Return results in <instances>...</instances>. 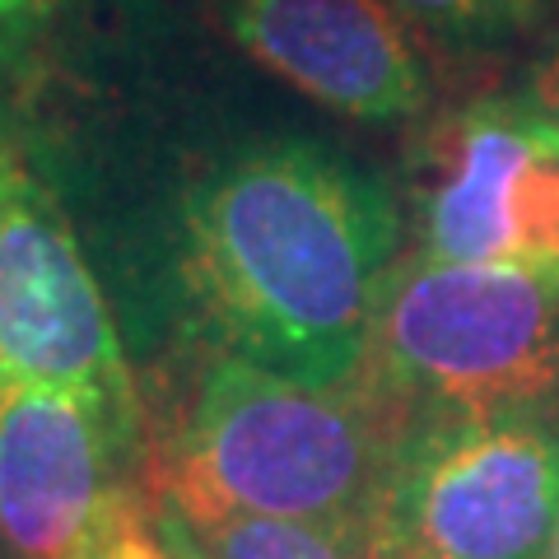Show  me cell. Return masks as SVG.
<instances>
[{
    "mask_svg": "<svg viewBox=\"0 0 559 559\" xmlns=\"http://www.w3.org/2000/svg\"><path fill=\"white\" fill-rule=\"evenodd\" d=\"M425 38L452 51H495L546 24L550 0H388Z\"/></svg>",
    "mask_w": 559,
    "mask_h": 559,
    "instance_id": "obj_10",
    "label": "cell"
},
{
    "mask_svg": "<svg viewBox=\"0 0 559 559\" xmlns=\"http://www.w3.org/2000/svg\"><path fill=\"white\" fill-rule=\"evenodd\" d=\"M66 559H201L154 499L127 485Z\"/></svg>",
    "mask_w": 559,
    "mask_h": 559,
    "instance_id": "obj_11",
    "label": "cell"
},
{
    "mask_svg": "<svg viewBox=\"0 0 559 559\" xmlns=\"http://www.w3.org/2000/svg\"><path fill=\"white\" fill-rule=\"evenodd\" d=\"M396 266V205L312 140H252L182 197V271L229 355L331 388L369 355Z\"/></svg>",
    "mask_w": 559,
    "mask_h": 559,
    "instance_id": "obj_1",
    "label": "cell"
},
{
    "mask_svg": "<svg viewBox=\"0 0 559 559\" xmlns=\"http://www.w3.org/2000/svg\"><path fill=\"white\" fill-rule=\"evenodd\" d=\"M164 513L201 559H396L378 532H336L280 518H187L173 509Z\"/></svg>",
    "mask_w": 559,
    "mask_h": 559,
    "instance_id": "obj_9",
    "label": "cell"
},
{
    "mask_svg": "<svg viewBox=\"0 0 559 559\" xmlns=\"http://www.w3.org/2000/svg\"><path fill=\"white\" fill-rule=\"evenodd\" d=\"M406 429L364 373L308 388L219 349L159 429L150 489L187 518H280L382 536Z\"/></svg>",
    "mask_w": 559,
    "mask_h": 559,
    "instance_id": "obj_2",
    "label": "cell"
},
{
    "mask_svg": "<svg viewBox=\"0 0 559 559\" xmlns=\"http://www.w3.org/2000/svg\"><path fill=\"white\" fill-rule=\"evenodd\" d=\"M135 429L98 401L0 373V546L66 559L127 489Z\"/></svg>",
    "mask_w": 559,
    "mask_h": 559,
    "instance_id": "obj_7",
    "label": "cell"
},
{
    "mask_svg": "<svg viewBox=\"0 0 559 559\" xmlns=\"http://www.w3.org/2000/svg\"><path fill=\"white\" fill-rule=\"evenodd\" d=\"M559 522V419L443 415L406 429L382 509L396 559H546Z\"/></svg>",
    "mask_w": 559,
    "mask_h": 559,
    "instance_id": "obj_4",
    "label": "cell"
},
{
    "mask_svg": "<svg viewBox=\"0 0 559 559\" xmlns=\"http://www.w3.org/2000/svg\"><path fill=\"white\" fill-rule=\"evenodd\" d=\"M38 10L43 5H33V0H0V75L10 66H20L28 33L38 24Z\"/></svg>",
    "mask_w": 559,
    "mask_h": 559,
    "instance_id": "obj_12",
    "label": "cell"
},
{
    "mask_svg": "<svg viewBox=\"0 0 559 559\" xmlns=\"http://www.w3.org/2000/svg\"><path fill=\"white\" fill-rule=\"evenodd\" d=\"M532 98L546 108L555 121H559V47H555V57L546 61V70L536 75V90H532Z\"/></svg>",
    "mask_w": 559,
    "mask_h": 559,
    "instance_id": "obj_13",
    "label": "cell"
},
{
    "mask_svg": "<svg viewBox=\"0 0 559 559\" xmlns=\"http://www.w3.org/2000/svg\"><path fill=\"white\" fill-rule=\"evenodd\" d=\"M33 5H47V0H33Z\"/></svg>",
    "mask_w": 559,
    "mask_h": 559,
    "instance_id": "obj_15",
    "label": "cell"
},
{
    "mask_svg": "<svg viewBox=\"0 0 559 559\" xmlns=\"http://www.w3.org/2000/svg\"><path fill=\"white\" fill-rule=\"evenodd\" d=\"M224 33L275 80L349 121H411L429 75L388 0H219Z\"/></svg>",
    "mask_w": 559,
    "mask_h": 559,
    "instance_id": "obj_8",
    "label": "cell"
},
{
    "mask_svg": "<svg viewBox=\"0 0 559 559\" xmlns=\"http://www.w3.org/2000/svg\"><path fill=\"white\" fill-rule=\"evenodd\" d=\"M419 257L559 271V121L532 94L443 117L415 168Z\"/></svg>",
    "mask_w": 559,
    "mask_h": 559,
    "instance_id": "obj_6",
    "label": "cell"
},
{
    "mask_svg": "<svg viewBox=\"0 0 559 559\" xmlns=\"http://www.w3.org/2000/svg\"><path fill=\"white\" fill-rule=\"evenodd\" d=\"M359 373L406 425L443 415L559 419V271L396 257Z\"/></svg>",
    "mask_w": 559,
    "mask_h": 559,
    "instance_id": "obj_3",
    "label": "cell"
},
{
    "mask_svg": "<svg viewBox=\"0 0 559 559\" xmlns=\"http://www.w3.org/2000/svg\"><path fill=\"white\" fill-rule=\"evenodd\" d=\"M0 373L80 392L140 429L112 312L10 117H0Z\"/></svg>",
    "mask_w": 559,
    "mask_h": 559,
    "instance_id": "obj_5",
    "label": "cell"
},
{
    "mask_svg": "<svg viewBox=\"0 0 559 559\" xmlns=\"http://www.w3.org/2000/svg\"><path fill=\"white\" fill-rule=\"evenodd\" d=\"M546 559H559V522H555V536H550V550H546Z\"/></svg>",
    "mask_w": 559,
    "mask_h": 559,
    "instance_id": "obj_14",
    "label": "cell"
}]
</instances>
